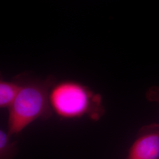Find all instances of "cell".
<instances>
[{"mask_svg":"<svg viewBox=\"0 0 159 159\" xmlns=\"http://www.w3.org/2000/svg\"><path fill=\"white\" fill-rule=\"evenodd\" d=\"M56 83L54 76L46 79L29 78L25 75L23 88L8 108V133L11 136L20 134L39 119H49L52 114L49 94Z\"/></svg>","mask_w":159,"mask_h":159,"instance_id":"6da1fadb","label":"cell"},{"mask_svg":"<svg viewBox=\"0 0 159 159\" xmlns=\"http://www.w3.org/2000/svg\"><path fill=\"white\" fill-rule=\"evenodd\" d=\"M49 100L52 113L63 119L87 117L97 121L105 113L101 95L76 81L55 83L50 90Z\"/></svg>","mask_w":159,"mask_h":159,"instance_id":"7a4b0ae2","label":"cell"},{"mask_svg":"<svg viewBox=\"0 0 159 159\" xmlns=\"http://www.w3.org/2000/svg\"><path fill=\"white\" fill-rule=\"evenodd\" d=\"M159 125L144 127L131 145L126 159H159Z\"/></svg>","mask_w":159,"mask_h":159,"instance_id":"3957f363","label":"cell"},{"mask_svg":"<svg viewBox=\"0 0 159 159\" xmlns=\"http://www.w3.org/2000/svg\"><path fill=\"white\" fill-rule=\"evenodd\" d=\"M26 74L18 75L14 79L0 80V108H8L15 101L23 88Z\"/></svg>","mask_w":159,"mask_h":159,"instance_id":"277c9868","label":"cell"},{"mask_svg":"<svg viewBox=\"0 0 159 159\" xmlns=\"http://www.w3.org/2000/svg\"><path fill=\"white\" fill-rule=\"evenodd\" d=\"M4 129L0 130V159H12L17 152V142Z\"/></svg>","mask_w":159,"mask_h":159,"instance_id":"5b68a950","label":"cell"},{"mask_svg":"<svg viewBox=\"0 0 159 159\" xmlns=\"http://www.w3.org/2000/svg\"><path fill=\"white\" fill-rule=\"evenodd\" d=\"M146 98L148 101L156 102L159 105V86L150 87L146 93Z\"/></svg>","mask_w":159,"mask_h":159,"instance_id":"8992f818","label":"cell"}]
</instances>
